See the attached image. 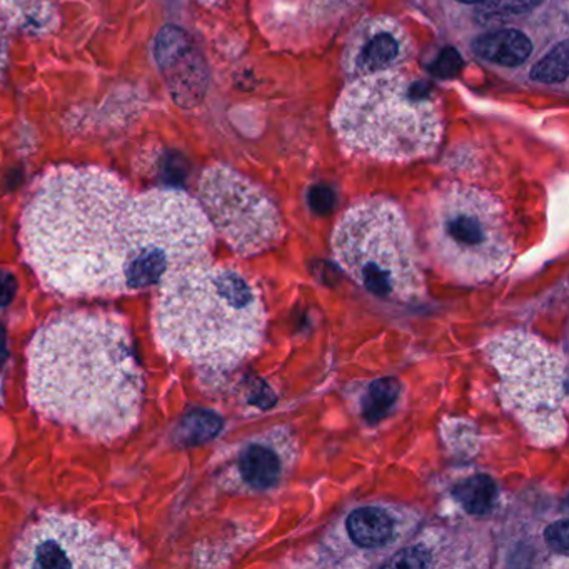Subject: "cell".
<instances>
[{
  "mask_svg": "<svg viewBox=\"0 0 569 569\" xmlns=\"http://www.w3.org/2000/svg\"><path fill=\"white\" fill-rule=\"evenodd\" d=\"M452 492L468 515H489L498 501V486L486 475L465 479L456 486Z\"/></svg>",
  "mask_w": 569,
  "mask_h": 569,
  "instance_id": "16",
  "label": "cell"
},
{
  "mask_svg": "<svg viewBox=\"0 0 569 569\" xmlns=\"http://www.w3.org/2000/svg\"><path fill=\"white\" fill-rule=\"evenodd\" d=\"M8 68V41H6L4 28L0 24V79Z\"/></svg>",
  "mask_w": 569,
  "mask_h": 569,
  "instance_id": "23",
  "label": "cell"
},
{
  "mask_svg": "<svg viewBox=\"0 0 569 569\" xmlns=\"http://www.w3.org/2000/svg\"><path fill=\"white\" fill-rule=\"evenodd\" d=\"M311 204L315 211L328 212L332 208V194L328 189H315L311 194Z\"/></svg>",
  "mask_w": 569,
  "mask_h": 569,
  "instance_id": "22",
  "label": "cell"
},
{
  "mask_svg": "<svg viewBox=\"0 0 569 569\" xmlns=\"http://www.w3.org/2000/svg\"><path fill=\"white\" fill-rule=\"evenodd\" d=\"M545 541L551 551L566 558L568 556V519L562 518L546 528Z\"/></svg>",
  "mask_w": 569,
  "mask_h": 569,
  "instance_id": "20",
  "label": "cell"
},
{
  "mask_svg": "<svg viewBox=\"0 0 569 569\" xmlns=\"http://www.w3.org/2000/svg\"><path fill=\"white\" fill-rule=\"evenodd\" d=\"M28 361L29 401L46 418L101 441L121 438L138 425L144 379L118 316L59 315L39 329Z\"/></svg>",
  "mask_w": 569,
  "mask_h": 569,
  "instance_id": "2",
  "label": "cell"
},
{
  "mask_svg": "<svg viewBox=\"0 0 569 569\" xmlns=\"http://www.w3.org/2000/svg\"><path fill=\"white\" fill-rule=\"evenodd\" d=\"M21 241L42 284L68 298L142 291L144 198L94 166H58L36 186Z\"/></svg>",
  "mask_w": 569,
  "mask_h": 569,
  "instance_id": "1",
  "label": "cell"
},
{
  "mask_svg": "<svg viewBox=\"0 0 569 569\" xmlns=\"http://www.w3.org/2000/svg\"><path fill=\"white\" fill-rule=\"evenodd\" d=\"M436 262L458 281L481 284L501 276L512 259L505 211L489 192L451 184L436 198L429 219Z\"/></svg>",
  "mask_w": 569,
  "mask_h": 569,
  "instance_id": "7",
  "label": "cell"
},
{
  "mask_svg": "<svg viewBox=\"0 0 569 569\" xmlns=\"http://www.w3.org/2000/svg\"><path fill=\"white\" fill-rule=\"evenodd\" d=\"M486 356L499 375V398L538 446L566 438L568 375L565 358L538 336L508 331L486 342Z\"/></svg>",
  "mask_w": 569,
  "mask_h": 569,
  "instance_id": "6",
  "label": "cell"
},
{
  "mask_svg": "<svg viewBox=\"0 0 569 569\" xmlns=\"http://www.w3.org/2000/svg\"><path fill=\"white\" fill-rule=\"evenodd\" d=\"M26 34L44 36L58 28L52 0H0V21Z\"/></svg>",
  "mask_w": 569,
  "mask_h": 569,
  "instance_id": "14",
  "label": "cell"
},
{
  "mask_svg": "<svg viewBox=\"0 0 569 569\" xmlns=\"http://www.w3.org/2000/svg\"><path fill=\"white\" fill-rule=\"evenodd\" d=\"M16 568H131L136 552L84 519L46 512L19 541Z\"/></svg>",
  "mask_w": 569,
  "mask_h": 569,
  "instance_id": "9",
  "label": "cell"
},
{
  "mask_svg": "<svg viewBox=\"0 0 569 569\" xmlns=\"http://www.w3.org/2000/svg\"><path fill=\"white\" fill-rule=\"evenodd\" d=\"M199 204L212 228L242 258L261 254L281 241V216L254 182L226 166L206 169L199 181Z\"/></svg>",
  "mask_w": 569,
  "mask_h": 569,
  "instance_id": "8",
  "label": "cell"
},
{
  "mask_svg": "<svg viewBox=\"0 0 569 569\" xmlns=\"http://www.w3.org/2000/svg\"><path fill=\"white\" fill-rule=\"evenodd\" d=\"M472 51L492 64L518 68L522 62L528 61L532 44L528 36L522 34L521 31L501 29L476 39Z\"/></svg>",
  "mask_w": 569,
  "mask_h": 569,
  "instance_id": "15",
  "label": "cell"
},
{
  "mask_svg": "<svg viewBox=\"0 0 569 569\" xmlns=\"http://www.w3.org/2000/svg\"><path fill=\"white\" fill-rule=\"evenodd\" d=\"M399 392H401V386L396 379H376L371 382L361 401V411L366 421L376 425L385 419L395 409Z\"/></svg>",
  "mask_w": 569,
  "mask_h": 569,
  "instance_id": "17",
  "label": "cell"
},
{
  "mask_svg": "<svg viewBox=\"0 0 569 569\" xmlns=\"http://www.w3.org/2000/svg\"><path fill=\"white\" fill-rule=\"evenodd\" d=\"M16 288H18V282H16L14 274L0 269V308L11 305L16 296Z\"/></svg>",
  "mask_w": 569,
  "mask_h": 569,
  "instance_id": "21",
  "label": "cell"
},
{
  "mask_svg": "<svg viewBox=\"0 0 569 569\" xmlns=\"http://www.w3.org/2000/svg\"><path fill=\"white\" fill-rule=\"evenodd\" d=\"M152 325L162 351L208 371H229L258 351L266 311L241 272L204 261L159 282Z\"/></svg>",
  "mask_w": 569,
  "mask_h": 569,
  "instance_id": "3",
  "label": "cell"
},
{
  "mask_svg": "<svg viewBox=\"0 0 569 569\" xmlns=\"http://www.w3.org/2000/svg\"><path fill=\"white\" fill-rule=\"evenodd\" d=\"M568 42H561L532 68L531 78L546 84L565 82L568 79Z\"/></svg>",
  "mask_w": 569,
  "mask_h": 569,
  "instance_id": "19",
  "label": "cell"
},
{
  "mask_svg": "<svg viewBox=\"0 0 569 569\" xmlns=\"http://www.w3.org/2000/svg\"><path fill=\"white\" fill-rule=\"evenodd\" d=\"M346 541L359 555H388L409 532V516L382 505L359 506L342 525Z\"/></svg>",
  "mask_w": 569,
  "mask_h": 569,
  "instance_id": "12",
  "label": "cell"
},
{
  "mask_svg": "<svg viewBox=\"0 0 569 569\" xmlns=\"http://www.w3.org/2000/svg\"><path fill=\"white\" fill-rule=\"evenodd\" d=\"M0 405H2V385H0Z\"/></svg>",
  "mask_w": 569,
  "mask_h": 569,
  "instance_id": "26",
  "label": "cell"
},
{
  "mask_svg": "<svg viewBox=\"0 0 569 569\" xmlns=\"http://www.w3.org/2000/svg\"><path fill=\"white\" fill-rule=\"evenodd\" d=\"M292 451L295 446L288 435L274 431L254 439L239 452L236 462L239 482L251 491L274 489L289 471Z\"/></svg>",
  "mask_w": 569,
  "mask_h": 569,
  "instance_id": "13",
  "label": "cell"
},
{
  "mask_svg": "<svg viewBox=\"0 0 569 569\" xmlns=\"http://www.w3.org/2000/svg\"><path fill=\"white\" fill-rule=\"evenodd\" d=\"M411 52V42L405 29L391 18H375L356 29L342 58L346 76L352 81L392 71L405 64Z\"/></svg>",
  "mask_w": 569,
  "mask_h": 569,
  "instance_id": "10",
  "label": "cell"
},
{
  "mask_svg": "<svg viewBox=\"0 0 569 569\" xmlns=\"http://www.w3.org/2000/svg\"><path fill=\"white\" fill-rule=\"evenodd\" d=\"M332 251L346 274L378 298L409 302L425 292L408 222L388 199L348 209L332 234Z\"/></svg>",
  "mask_w": 569,
  "mask_h": 569,
  "instance_id": "5",
  "label": "cell"
},
{
  "mask_svg": "<svg viewBox=\"0 0 569 569\" xmlns=\"http://www.w3.org/2000/svg\"><path fill=\"white\" fill-rule=\"evenodd\" d=\"M221 429L222 419L216 412L196 409L182 419L176 436L181 445L196 446L214 438Z\"/></svg>",
  "mask_w": 569,
  "mask_h": 569,
  "instance_id": "18",
  "label": "cell"
},
{
  "mask_svg": "<svg viewBox=\"0 0 569 569\" xmlns=\"http://www.w3.org/2000/svg\"><path fill=\"white\" fill-rule=\"evenodd\" d=\"M462 4H481V2H488V0H459Z\"/></svg>",
  "mask_w": 569,
  "mask_h": 569,
  "instance_id": "25",
  "label": "cell"
},
{
  "mask_svg": "<svg viewBox=\"0 0 569 569\" xmlns=\"http://www.w3.org/2000/svg\"><path fill=\"white\" fill-rule=\"evenodd\" d=\"M332 128L351 154L396 162L431 156L442 134L436 99L395 69L351 82L336 106Z\"/></svg>",
  "mask_w": 569,
  "mask_h": 569,
  "instance_id": "4",
  "label": "cell"
},
{
  "mask_svg": "<svg viewBox=\"0 0 569 569\" xmlns=\"http://www.w3.org/2000/svg\"><path fill=\"white\" fill-rule=\"evenodd\" d=\"M154 54L172 99L182 108L198 104L206 91V69L188 36L172 26L162 29Z\"/></svg>",
  "mask_w": 569,
  "mask_h": 569,
  "instance_id": "11",
  "label": "cell"
},
{
  "mask_svg": "<svg viewBox=\"0 0 569 569\" xmlns=\"http://www.w3.org/2000/svg\"><path fill=\"white\" fill-rule=\"evenodd\" d=\"M6 358H8V349H6L4 329L0 326V369L4 366Z\"/></svg>",
  "mask_w": 569,
  "mask_h": 569,
  "instance_id": "24",
  "label": "cell"
}]
</instances>
